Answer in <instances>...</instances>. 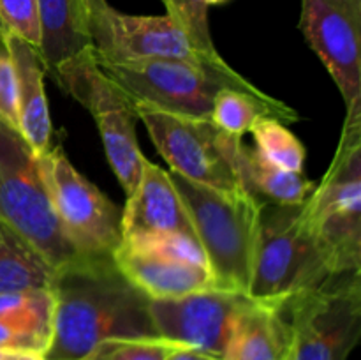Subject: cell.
<instances>
[{
  "instance_id": "cell-1",
  "label": "cell",
  "mask_w": 361,
  "mask_h": 360,
  "mask_svg": "<svg viewBox=\"0 0 361 360\" xmlns=\"http://www.w3.org/2000/svg\"><path fill=\"white\" fill-rule=\"evenodd\" d=\"M53 332L44 360H87L111 339L159 337L148 296L116 267L113 256H81L55 270Z\"/></svg>"
},
{
  "instance_id": "cell-2",
  "label": "cell",
  "mask_w": 361,
  "mask_h": 360,
  "mask_svg": "<svg viewBox=\"0 0 361 360\" xmlns=\"http://www.w3.org/2000/svg\"><path fill=\"white\" fill-rule=\"evenodd\" d=\"M192 222L217 288L249 293L261 200L249 191L222 193L169 172Z\"/></svg>"
},
{
  "instance_id": "cell-3",
  "label": "cell",
  "mask_w": 361,
  "mask_h": 360,
  "mask_svg": "<svg viewBox=\"0 0 361 360\" xmlns=\"http://www.w3.org/2000/svg\"><path fill=\"white\" fill-rule=\"evenodd\" d=\"M331 275L361 272V119H345L319 186L303 203Z\"/></svg>"
},
{
  "instance_id": "cell-4",
  "label": "cell",
  "mask_w": 361,
  "mask_h": 360,
  "mask_svg": "<svg viewBox=\"0 0 361 360\" xmlns=\"http://www.w3.org/2000/svg\"><path fill=\"white\" fill-rule=\"evenodd\" d=\"M303 203L277 205L261 200L256 256L247 293L250 299L286 302L331 277Z\"/></svg>"
},
{
  "instance_id": "cell-5",
  "label": "cell",
  "mask_w": 361,
  "mask_h": 360,
  "mask_svg": "<svg viewBox=\"0 0 361 360\" xmlns=\"http://www.w3.org/2000/svg\"><path fill=\"white\" fill-rule=\"evenodd\" d=\"M97 64L129 95L133 104L140 102L192 119H210L215 95L224 88L242 90L254 97L267 95L228 62L219 66L183 60Z\"/></svg>"
},
{
  "instance_id": "cell-6",
  "label": "cell",
  "mask_w": 361,
  "mask_h": 360,
  "mask_svg": "<svg viewBox=\"0 0 361 360\" xmlns=\"http://www.w3.org/2000/svg\"><path fill=\"white\" fill-rule=\"evenodd\" d=\"M0 221L30 242L53 268L81 258L59 224L39 155L20 129L0 119Z\"/></svg>"
},
{
  "instance_id": "cell-7",
  "label": "cell",
  "mask_w": 361,
  "mask_h": 360,
  "mask_svg": "<svg viewBox=\"0 0 361 360\" xmlns=\"http://www.w3.org/2000/svg\"><path fill=\"white\" fill-rule=\"evenodd\" d=\"M133 106L169 172L222 193L247 191L238 173L242 140L222 133L210 119L175 115L140 102Z\"/></svg>"
},
{
  "instance_id": "cell-8",
  "label": "cell",
  "mask_w": 361,
  "mask_h": 360,
  "mask_svg": "<svg viewBox=\"0 0 361 360\" xmlns=\"http://www.w3.org/2000/svg\"><path fill=\"white\" fill-rule=\"evenodd\" d=\"M286 360H348L361 335V272L331 275L288 300Z\"/></svg>"
},
{
  "instance_id": "cell-9",
  "label": "cell",
  "mask_w": 361,
  "mask_h": 360,
  "mask_svg": "<svg viewBox=\"0 0 361 360\" xmlns=\"http://www.w3.org/2000/svg\"><path fill=\"white\" fill-rule=\"evenodd\" d=\"M53 78L95 119L109 166L130 196L140 184L147 157L137 143V116L129 95L101 69L92 49L62 64Z\"/></svg>"
},
{
  "instance_id": "cell-10",
  "label": "cell",
  "mask_w": 361,
  "mask_h": 360,
  "mask_svg": "<svg viewBox=\"0 0 361 360\" xmlns=\"http://www.w3.org/2000/svg\"><path fill=\"white\" fill-rule=\"evenodd\" d=\"M59 224L80 256H113L122 242V210L73 166L60 145L39 155Z\"/></svg>"
},
{
  "instance_id": "cell-11",
  "label": "cell",
  "mask_w": 361,
  "mask_h": 360,
  "mask_svg": "<svg viewBox=\"0 0 361 360\" xmlns=\"http://www.w3.org/2000/svg\"><path fill=\"white\" fill-rule=\"evenodd\" d=\"M92 52L97 62L134 60H183L194 64H224L194 49L189 39L164 16H137L120 13L108 0H83Z\"/></svg>"
},
{
  "instance_id": "cell-12",
  "label": "cell",
  "mask_w": 361,
  "mask_h": 360,
  "mask_svg": "<svg viewBox=\"0 0 361 360\" xmlns=\"http://www.w3.org/2000/svg\"><path fill=\"white\" fill-rule=\"evenodd\" d=\"M300 28L345 102L361 119V0H302Z\"/></svg>"
},
{
  "instance_id": "cell-13",
  "label": "cell",
  "mask_w": 361,
  "mask_h": 360,
  "mask_svg": "<svg viewBox=\"0 0 361 360\" xmlns=\"http://www.w3.org/2000/svg\"><path fill=\"white\" fill-rule=\"evenodd\" d=\"M249 299L214 286L176 299H150L148 311L159 337L224 359L233 325Z\"/></svg>"
},
{
  "instance_id": "cell-14",
  "label": "cell",
  "mask_w": 361,
  "mask_h": 360,
  "mask_svg": "<svg viewBox=\"0 0 361 360\" xmlns=\"http://www.w3.org/2000/svg\"><path fill=\"white\" fill-rule=\"evenodd\" d=\"M162 235L196 236L182 198L169 172L145 159L140 184L122 210V240Z\"/></svg>"
},
{
  "instance_id": "cell-15",
  "label": "cell",
  "mask_w": 361,
  "mask_h": 360,
  "mask_svg": "<svg viewBox=\"0 0 361 360\" xmlns=\"http://www.w3.org/2000/svg\"><path fill=\"white\" fill-rule=\"evenodd\" d=\"M113 260L148 299H176L217 286L207 263L185 260L155 247L120 242Z\"/></svg>"
},
{
  "instance_id": "cell-16",
  "label": "cell",
  "mask_w": 361,
  "mask_h": 360,
  "mask_svg": "<svg viewBox=\"0 0 361 360\" xmlns=\"http://www.w3.org/2000/svg\"><path fill=\"white\" fill-rule=\"evenodd\" d=\"M11 55L16 74V112L18 129L37 155L44 154L53 145V126L46 101V66L37 46L7 32Z\"/></svg>"
},
{
  "instance_id": "cell-17",
  "label": "cell",
  "mask_w": 361,
  "mask_h": 360,
  "mask_svg": "<svg viewBox=\"0 0 361 360\" xmlns=\"http://www.w3.org/2000/svg\"><path fill=\"white\" fill-rule=\"evenodd\" d=\"M289 337L288 300L249 299L233 325L224 360H286Z\"/></svg>"
},
{
  "instance_id": "cell-18",
  "label": "cell",
  "mask_w": 361,
  "mask_h": 360,
  "mask_svg": "<svg viewBox=\"0 0 361 360\" xmlns=\"http://www.w3.org/2000/svg\"><path fill=\"white\" fill-rule=\"evenodd\" d=\"M51 289L0 293V349L44 353L53 332Z\"/></svg>"
},
{
  "instance_id": "cell-19",
  "label": "cell",
  "mask_w": 361,
  "mask_h": 360,
  "mask_svg": "<svg viewBox=\"0 0 361 360\" xmlns=\"http://www.w3.org/2000/svg\"><path fill=\"white\" fill-rule=\"evenodd\" d=\"M39 55L48 73L92 49L83 0H37Z\"/></svg>"
},
{
  "instance_id": "cell-20",
  "label": "cell",
  "mask_w": 361,
  "mask_h": 360,
  "mask_svg": "<svg viewBox=\"0 0 361 360\" xmlns=\"http://www.w3.org/2000/svg\"><path fill=\"white\" fill-rule=\"evenodd\" d=\"M238 173L250 194L277 205H300L314 191V182L303 173L288 172L270 164L254 147L240 145Z\"/></svg>"
},
{
  "instance_id": "cell-21",
  "label": "cell",
  "mask_w": 361,
  "mask_h": 360,
  "mask_svg": "<svg viewBox=\"0 0 361 360\" xmlns=\"http://www.w3.org/2000/svg\"><path fill=\"white\" fill-rule=\"evenodd\" d=\"M55 268L49 261L0 221V293L51 289Z\"/></svg>"
},
{
  "instance_id": "cell-22",
  "label": "cell",
  "mask_w": 361,
  "mask_h": 360,
  "mask_svg": "<svg viewBox=\"0 0 361 360\" xmlns=\"http://www.w3.org/2000/svg\"><path fill=\"white\" fill-rule=\"evenodd\" d=\"M261 116H274L281 122L289 124L300 119L291 106L271 95L254 97L242 90L224 88L215 95L210 120L228 136L242 140L243 134L250 133Z\"/></svg>"
},
{
  "instance_id": "cell-23",
  "label": "cell",
  "mask_w": 361,
  "mask_h": 360,
  "mask_svg": "<svg viewBox=\"0 0 361 360\" xmlns=\"http://www.w3.org/2000/svg\"><path fill=\"white\" fill-rule=\"evenodd\" d=\"M254 136V148L270 164L288 172L303 173L305 148L295 134L274 116H261L250 129Z\"/></svg>"
},
{
  "instance_id": "cell-24",
  "label": "cell",
  "mask_w": 361,
  "mask_h": 360,
  "mask_svg": "<svg viewBox=\"0 0 361 360\" xmlns=\"http://www.w3.org/2000/svg\"><path fill=\"white\" fill-rule=\"evenodd\" d=\"M166 14L185 34L196 52L208 59H221L212 41L207 0H161Z\"/></svg>"
},
{
  "instance_id": "cell-25",
  "label": "cell",
  "mask_w": 361,
  "mask_h": 360,
  "mask_svg": "<svg viewBox=\"0 0 361 360\" xmlns=\"http://www.w3.org/2000/svg\"><path fill=\"white\" fill-rule=\"evenodd\" d=\"M180 344L162 337L111 339L92 352L87 360H168Z\"/></svg>"
},
{
  "instance_id": "cell-26",
  "label": "cell",
  "mask_w": 361,
  "mask_h": 360,
  "mask_svg": "<svg viewBox=\"0 0 361 360\" xmlns=\"http://www.w3.org/2000/svg\"><path fill=\"white\" fill-rule=\"evenodd\" d=\"M0 23L9 34L39 46L41 28L37 0H0Z\"/></svg>"
},
{
  "instance_id": "cell-27",
  "label": "cell",
  "mask_w": 361,
  "mask_h": 360,
  "mask_svg": "<svg viewBox=\"0 0 361 360\" xmlns=\"http://www.w3.org/2000/svg\"><path fill=\"white\" fill-rule=\"evenodd\" d=\"M0 119L18 127L16 74H14L7 32L4 28H0Z\"/></svg>"
},
{
  "instance_id": "cell-28",
  "label": "cell",
  "mask_w": 361,
  "mask_h": 360,
  "mask_svg": "<svg viewBox=\"0 0 361 360\" xmlns=\"http://www.w3.org/2000/svg\"><path fill=\"white\" fill-rule=\"evenodd\" d=\"M168 360H224L221 356L210 355V353L200 352V349H192V348H185V346H180L176 348L175 352L171 353Z\"/></svg>"
},
{
  "instance_id": "cell-29",
  "label": "cell",
  "mask_w": 361,
  "mask_h": 360,
  "mask_svg": "<svg viewBox=\"0 0 361 360\" xmlns=\"http://www.w3.org/2000/svg\"><path fill=\"white\" fill-rule=\"evenodd\" d=\"M0 360H44V356L35 352H4Z\"/></svg>"
},
{
  "instance_id": "cell-30",
  "label": "cell",
  "mask_w": 361,
  "mask_h": 360,
  "mask_svg": "<svg viewBox=\"0 0 361 360\" xmlns=\"http://www.w3.org/2000/svg\"><path fill=\"white\" fill-rule=\"evenodd\" d=\"M208 6H221V4L228 2V0H207Z\"/></svg>"
},
{
  "instance_id": "cell-31",
  "label": "cell",
  "mask_w": 361,
  "mask_h": 360,
  "mask_svg": "<svg viewBox=\"0 0 361 360\" xmlns=\"http://www.w3.org/2000/svg\"><path fill=\"white\" fill-rule=\"evenodd\" d=\"M2 353H4V349H0V356H2Z\"/></svg>"
},
{
  "instance_id": "cell-32",
  "label": "cell",
  "mask_w": 361,
  "mask_h": 360,
  "mask_svg": "<svg viewBox=\"0 0 361 360\" xmlns=\"http://www.w3.org/2000/svg\"><path fill=\"white\" fill-rule=\"evenodd\" d=\"M0 28H2V23H0Z\"/></svg>"
}]
</instances>
